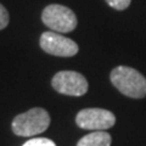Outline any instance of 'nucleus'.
I'll use <instances>...</instances> for the list:
<instances>
[{
    "label": "nucleus",
    "instance_id": "nucleus-1",
    "mask_svg": "<svg viewBox=\"0 0 146 146\" xmlns=\"http://www.w3.org/2000/svg\"><path fill=\"white\" fill-rule=\"evenodd\" d=\"M112 84L123 95L134 99L146 96V78L139 71L128 66H118L110 74Z\"/></svg>",
    "mask_w": 146,
    "mask_h": 146
},
{
    "label": "nucleus",
    "instance_id": "nucleus-2",
    "mask_svg": "<svg viewBox=\"0 0 146 146\" xmlns=\"http://www.w3.org/2000/svg\"><path fill=\"white\" fill-rule=\"evenodd\" d=\"M50 125V116L42 107L31 108L12 121V131L18 136H34L43 133Z\"/></svg>",
    "mask_w": 146,
    "mask_h": 146
},
{
    "label": "nucleus",
    "instance_id": "nucleus-3",
    "mask_svg": "<svg viewBox=\"0 0 146 146\" xmlns=\"http://www.w3.org/2000/svg\"><path fill=\"white\" fill-rule=\"evenodd\" d=\"M42 21L48 28L57 33L72 32L78 25L76 13L70 7L52 4L46 6L42 13Z\"/></svg>",
    "mask_w": 146,
    "mask_h": 146
},
{
    "label": "nucleus",
    "instance_id": "nucleus-4",
    "mask_svg": "<svg viewBox=\"0 0 146 146\" xmlns=\"http://www.w3.org/2000/svg\"><path fill=\"white\" fill-rule=\"evenodd\" d=\"M77 125L86 130H106L115 125L116 116L105 108H84L76 117Z\"/></svg>",
    "mask_w": 146,
    "mask_h": 146
},
{
    "label": "nucleus",
    "instance_id": "nucleus-5",
    "mask_svg": "<svg viewBox=\"0 0 146 146\" xmlns=\"http://www.w3.org/2000/svg\"><path fill=\"white\" fill-rule=\"evenodd\" d=\"M52 88L60 94L70 96H82L88 91V80L78 72L61 71L54 76L51 80Z\"/></svg>",
    "mask_w": 146,
    "mask_h": 146
},
{
    "label": "nucleus",
    "instance_id": "nucleus-6",
    "mask_svg": "<svg viewBox=\"0 0 146 146\" xmlns=\"http://www.w3.org/2000/svg\"><path fill=\"white\" fill-rule=\"evenodd\" d=\"M40 48L54 56L71 57L78 52V45L72 39L66 38L57 32H44L40 35Z\"/></svg>",
    "mask_w": 146,
    "mask_h": 146
},
{
    "label": "nucleus",
    "instance_id": "nucleus-7",
    "mask_svg": "<svg viewBox=\"0 0 146 146\" xmlns=\"http://www.w3.org/2000/svg\"><path fill=\"white\" fill-rule=\"evenodd\" d=\"M112 138L106 130H96L83 136L77 146H111Z\"/></svg>",
    "mask_w": 146,
    "mask_h": 146
},
{
    "label": "nucleus",
    "instance_id": "nucleus-8",
    "mask_svg": "<svg viewBox=\"0 0 146 146\" xmlns=\"http://www.w3.org/2000/svg\"><path fill=\"white\" fill-rule=\"evenodd\" d=\"M22 146H56L52 140L46 139V138H35L31 139L27 143H25Z\"/></svg>",
    "mask_w": 146,
    "mask_h": 146
},
{
    "label": "nucleus",
    "instance_id": "nucleus-9",
    "mask_svg": "<svg viewBox=\"0 0 146 146\" xmlns=\"http://www.w3.org/2000/svg\"><path fill=\"white\" fill-rule=\"evenodd\" d=\"M106 3L116 10H125L130 5L131 0H106Z\"/></svg>",
    "mask_w": 146,
    "mask_h": 146
},
{
    "label": "nucleus",
    "instance_id": "nucleus-10",
    "mask_svg": "<svg viewBox=\"0 0 146 146\" xmlns=\"http://www.w3.org/2000/svg\"><path fill=\"white\" fill-rule=\"evenodd\" d=\"M9 20H10V17H9L7 10L5 9V6L0 4V31L4 29L9 25Z\"/></svg>",
    "mask_w": 146,
    "mask_h": 146
}]
</instances>
